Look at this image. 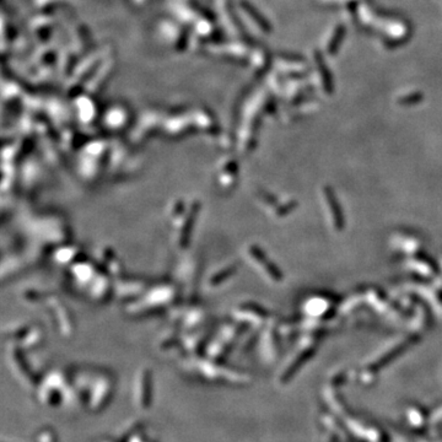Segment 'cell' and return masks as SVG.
Instances as JSON below:
<instances>
[{"mask_svg": "<svg viewBox=\"0 0 442 442\" xmlns=\"http://www.w3.org/2000/svg\"><path fill=\"white\" fill-rule=\"evenodd\" d=\"M36 442H58V436L52 427H43L37 432Z\"/></svg>", "mask_w": 442, "mask_h": 442, "instance_id": "cell-6", "label": "cell"}, {"mask_svg": "<svg viewBox=\"0 0 442 442\" xmlns=\"http://www.w3.org/2000/svg\"><path fill=\"white\" fill-rule=\"evenodd\" d=\"M69 377L61 373H52L37 386V399L46 408H57L64 402V396L69 388Z\"/></svg>", "mask_w": 442, "mask_h": 442, "instance_id": "cell-1", "label": "cell"}, {"mask_svg": "<svg viewBox=\"0 0 442 442\" xmlns=\"http://www.w3.org/2000/svg\"><path fill=\"white\" fill-rule=\"evenodd\" d=\"M132 402L136 410L146 412L153 402V377L148 368H141L136 372L132 391Z\"/></svg>", "mask_w": 442, "mask_h": 442, "instance_id": "cell-3", "label": "cell"}, {"mask_svg": "<svg viewBox=\"0 0 442 442\" xmlns=\"http://www.w3.org/2000/svg\"><path fill=\"white\" fill-rule=\"evenodd\" d=\"M328 200H329V204H330V209L333 210V212H334V215H335V217H337V224L338 225H342V216H340V212H339V209H338V204H337V202H335V199H334V202H333V197L332 195H328Z\"/></svg>", "mask_w": 442, "mask_h": 442, "instance_id": "cell-8", "label": "cell"}, {"mask_svg": "<svg viewBox=\"0 0 442 442\" xmlns=\"http://www.w3.org/2000/svg\"><path fill=\"white\" fill-rule=\"evenodd\" d=\"M143 427L144 423L141 422L140 419H136V418L129 419L128 422L123 423V424L120 425V427L117 431V436H115V439H117L119 442H127L134 434L141 431Z\"/></svg>", "mask_w": 442, "mask_h": 442, "instance_id": "cell-5", "label": "cell"}, {"mask_svg": "<svg viewBox=\"0 0 442 442\" xmlns=\"http://www.w3.org/2000/svg\"><path fill=\"white\" fill-rule=\"evenodd\" d=\"M115 392V378L108 373L98 375L94 377L87 393V406L90 412L94 414L101 413L107 408L112 401Z\"/></svg>", "mask_w": 442, "mask_h": 442, "instance_id": "cell-2", "label": "cell"}, {"mask_svg": "<svg viewBox=\"0 0 442 442\" xmlns=\"http://www.w3.org/2000/svg\"><path fill=\"white\" fill-rule=\"evenodd\" d=\"M127 442H155V441H154L153 439H150L148 435L144 434L143 430H141V431L134 434Z\"/></svg>", "mask_w": 442, "mask_h": 442, "instance_id": "cell-7", "label": "cell"}, {"mask_svg": "<svg viewBox=\"0 0 442 442\" xmlns=\"http://www.w3.org/2000/svg\"><path fill=\"white\" fill-rule=\"evenodd\" d=\"M97 442H119L117 439H102Z\"/></svg>", "mask_w": 442, "mask_h": 442, "instance_id": "cell-9", "label": "cell"}, {"mask_svg": "<svg viewBox=\"0 0 442 442\" xmlns=\"http://www.w3.org/2000/svg\"><path fill=\"white\" fill-rule=\"evenodd\" d=\"M11 368L13 372L15 375L16 380L19 381V384L23 387L25 389H35L37 387V381L35 376L27 370V367L25 366V364L18 358L14 356L13 361H11Z\"/></svg>", "mask_w": 442, "mask_h": 442, "instance_id": "cell-4", "label": "cell"}]
</instances>
